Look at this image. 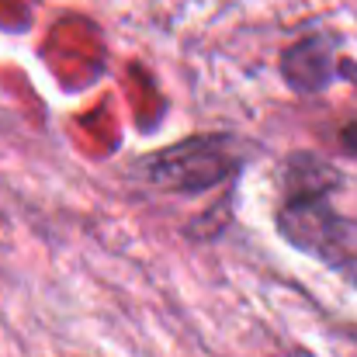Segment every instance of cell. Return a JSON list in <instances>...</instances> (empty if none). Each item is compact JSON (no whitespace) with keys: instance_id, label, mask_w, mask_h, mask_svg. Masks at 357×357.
<instances>
[{"instance_id":"1","label":"cell","mask_w":357,"mask_h":357,"mask_svg":"<svg viewBox=\"0 0 357 357\" xmlns=\"http://www.w3.org/2000/svg\"><path fill=\"white\" fill-rule=\"evenodd\" d=\"M337 170L309 153H295L281 167V205H278V229L291 246L340 267L351 257L347 229L330 205L337 191Z\"/></svg>"},{"instance_id":"2","label":"cell","mask_w":357,"mask_h":357,"mask_svg":"<svg viewBox=\"0 0 357 357\" xmlns=\"http://www.w3.org/2000/svg\"><path fill=\"white\" fill-rule=\"evenodd\" d=\"M236 167L233 156V139L226 135H195L184 139L149 160V177L153 184L167 191H205L219 181L229 177Z\"/></svg>"},{"instance_id":"3","label":"cell","mask_w":357,"mask_h":357,"mask_svg":"<svg viewBox=\"0 0 357 357\" xmlns=\"http://www.w3.org/2000/svg\"><path fill=\"white\" fill-rule=\"evenodd\" d=\"M281 70H284V80L298 94H319L323 87H330L337 80V52L326 38L312 35L284 52Z\"/></svg>"},{"instance_id":"4","label":"cell","mask_w":357,"mask_h":357,"mask_svg":"<svg viewBox=\"0 0 357 357\" xmlns=\"http://www.w3.org/2000/svg\"><path fill=\"white\" fill-rule=\"evenodd\" d=\"M344 146H347L351 153H357V121H354V125H347V128H344Z\"/></svg>"}]
</instances>
